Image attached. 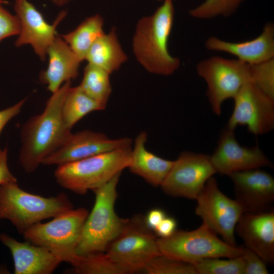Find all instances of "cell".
Instances as JSON below:
<instances>
[{"instance_id": "6da1fadb", "label": "cell", "mask_w": 274, "mask_h": 274, "mask_svg": "<svg viewBox=\"0 0 274 274\" xmlns=\"http://www.w3.org/2000/svg\"><path fill=\"white\" fill-rule=\"evenodd\" d=\"M71 86V81L63 83L52 93L43 111L30 117L22 126L19 159L25 172H35L71 132L62 116V105Z\"/></svg>"}, {"instance_id": "7a4b0ae2", "label": "cell", "mask_w": 274, "mask_h": 274, "mask_svg": "<svg viewBox=\"0 0 274 274\" xmlns=\"http://www.w3.org/2000/svg\"><path fill=\"white\" fill-rule=\"evenodd\" d=\"M173 1H163L153 14L141 18L135 27L133 53L140 64L152 74L170 76L180 65V59L168 49L175 16Z\"/></svg>"}, {"instance_id": "3957f363", "label": "cell", "mask_w": 274, "mask_h": 274, "mask_svg": "<svg viewBox=\"0 0 274 274\" xmlns=\"http://www.w3.org/2000/svg\"><path fill=\"white\" fill-rule=\"evenodd\" d=\"M131 146L58 165L54 172L56 182L78 194L100 188L128 168Z\"/></svg>"}, {"instance_id": "277c9868", "label": "cell", "mask_w": 274, "mask_h": 274, "mask_svg": "<svg viewBox=\"0 0 274 274\" xmlns=\"http://www.w3.org/2000/svg\"><path fill=\"white\" fill-rule=\"evenodd\" d=\"M73 208L64 193L45 197L22 189L17 181L0 185V219L10 221L22 234L33 225Z\"/></svg>"}, {"instance_id": "5b68a950", "label": "cell", "mask_w": 274, "mask_h": 274, "mask_svg": "<svg viewBox=\"0 0 274 274\" xmlns=\"http://www.w3.org/2000/svg\"><path fill=\"white\" fill-rule=\"evenodd\" d=\"M121 174L93 191L95 194L94 204L84 223L77 254L106 252L124 229L128 219L118 217L114 209L117 197V186Z\"/></svg>"}, {"instance_id": "8992f818", "label": "cell", "mask_w": 274, "mask_h": 274, "mask_svg": "<svg viewBox=\"0 0 274 274\" xmlns=\"http://www.w3.org/2000/svg\"><path fill=\"white\" fill-rule=\"evenodd\" d=\"M157 242L161 255L192 264L206 258L236 257L244 252V247L220 239L203 222L194 230H176L169 236L157 238Z\"/></svg>"}, {"instance_id": "52a82bcc", "label": "cell", "mask_w": 274, "mask_h": 274, "mask_svg": "<svg viewBox=\"0 0 274 274\" xmlns=\"http://www.w3.org/2000/svg\"><path fill=\"white\" fill-rule=\"evenodd\" d=\"M89 214L84 208L64 211L46 223H38L23 233L26 242L44 247L70 263L76 255L84 223Z\"/></svg>"}, {"instance_id": "ba28073f", "label": "cell", "mask_w": 274, "mask_h": 274, "mask_svg": "<svg viewBox=\"0 0 274 274\" xmlns=\"http://www.w3.org/2000/svg\"><path fill=\"white\" fill-rule=\"evenodd\" d=\"M153 232L146 226L143 216L128 219L106 252L126 274L142 272L152 259L161 255Z\"/></svg>"}, {"instance_id": "9c48e42d", "label": "cell", "mask_w": 274, "mask_h": 274, "mask_svg": "<svg viewBox=\"0 0 274 274\" xmlns=\"http://www.w3.org/2000/svg\"><path fill=\"white\" fill-rule=\"evenodd\" d=\"M196 68L207 84V97L218 116L226 100L233 98L246 83L252 82V65L237 59L212 56L199 61Z\"/></svg>"}, {"instance_id": "30bf717a", "label": "cell", "mask_w": 274, "mask_h": 274, "mask_svg": "<svg viewBox=\"0 0 274 274\" xmlns=\"http://www.w3.org/2000/svg\"><path fill=\"white\" fill-rule=\"evenodd\" d=\"M195 213L227 244L236 246L235 226L244 213L235 199L225 195L219 189L215 177L206 183L196 199Z\"/></svg>"}, {"instance_id": "8fae6325", "label": "cell", "mask_w": 274, "mask_h": 274, "mask_svg": "<svg viewBox=\"0 0 274 274\" xmlns=\"http://www.w3.org/2000/svg\"><path fill=\"white\" fill-rule=\"evenodd\" d=\"M216 173L209 155L184 151L174 161L160 187L170 196L195 200L208 179Z\"/></svg>"}, {"instance_id": "7c38bea8", "label": "cell", "mask_w": 274, "mask_h": 274, "mask_svg": "<svg viewBox=\"0 0 274 274\" xmlns=\"http://www.w3.org/2000/svg\"><path fill=\"white\" fill-rule=\"evenodd\" d=\"M234 107L227 127L235 130L246 126L255 135L264 134L274 128V98L254 83L244 85L233 98Z\"/></svg>"}, {"instance_id": "4fadbf2b", "label": "cell", "mask_w": 274, "mask_h": 274, "mask_svg": "<svg viewBox=\"0 0 274 274\" xmlns=\"http://www.w3.org/2000/svg\"><path fill=\"white\" fill-rule=\"evenodd\" d=\"M131 143L128 138L112 139L104 133L90 130L70 132L62 145L46 157L41 164L58 166L131 146Z\"/></svg>"}, {"instance_id": "5bb4252c", "label": "cell", "mask_w": 274, "mask_h": 274, "mask_svg": "<svg viewBox=\"0 0 274 274\" xmlns=\"http://www.w3.org/2000/svg\"><path fill=\"white\" fill-rule=\"evenodd\" d=\"M210 157L216 173L228 176L238 172L273 167L258 146L250 148L241 146L235 138L234 130L227 126L221 132L217 146Z\"/></svg>"}, {"instance_id": "9a60e30c", "label": "cell", "mask_w": 274, "mask_h": 274, "mask_svg": "<svg viewBox=\"0 0 274 274\" xmlns=\"http://www.w3.org/2000/svg\"><path fill=\"white\" fill-rule=\"evenodd\" d=\"M14 9L20 25L15 46L29 44L40 58L45 60L48 48L57 36V26L66 16V11L61 12L51 24L28 0H14Z\"/></svg>"}, {"instance_id": "2e32d148", "label": "cell", "mask_w": 274, "mask_h": 274, "mask_svg": "<svg viewBox=\"0 0 274 274\" xmlns=\"http://www.w3.org/2000/svg\"><path fill=\"white\" fill-rule=\"evenodd\" d=\"M233 184L235 199L244 213L271 210L274 200V178L268 173L255 168L228 176Z\"/></svg>"}, {"instance_id": "e0dca14e", "label": "cell", "mask_w": 274, "mask_h": 274, "mask_svg": "<svg viewBox=\"0 0 274 274\" xmlns=\"http://www.w3.org/2000/svg\"><path fill=\"white\" fill-rule=\"evenodd\" d=\"M236 232L246 247L266 264L274 262V211L244 213L237 222Z\"/></svg>"}, {"instance_id": "ac0fdd59", "label": "cell", "mask_w": 274, "mask_h": 274, "mask_svg": "<svg viewBox=\"0 0 274 274\" xmlns=\"http://www.w3.org/2000/svg\"><path fill=\"white\" fill-rule=\"evenodd\" d=\"M205 46L211 51L234 55L250 65L259 64L274 59V25L267 23L258 37L244 42H228L211 37L206 41Z\"/></svg>"}, {"instance_id": "d6986e66", "label": "cell", "mask_w": 274, "mask_h": 274, "mask_svg": "<svg viewBox=\"0 0 274 274\" xmlns=\"http://www.w3.org/2000/svg\"><path fill=\"white\" fill-rule=\"evenodd\" d=\"M0 241L12 254L15 274H51L62 262L49 250L7 234H1Z\"/></svg>"}, {"instance_id": "ffe728a7", "label": "cell", "mask_w": 274, "mask_h": 274, "mask_svg": "<svg viewBox=\"0 0 274 274\" xmlns=\"http://www.w3.org/2000/svg\"><path fill=\"white\" fill-rule=\"evenodd\" d=\"M47 55L48 67L41 72L39 79L52 93L63 83L78 76L81 61L63 39L57 35L48 48Z\"/></svg>"}, {"instance_id": "44dd1931", "label": "cell", "mask_w": 274, "mask_h": 274, "mask_svg": "<svg viewBox=\"0 0 274 274\" xmlns=\"http://www.w3.org/2000/svg\"><path fill=\"white\" fill-rule=\"evenodd\" d=\"M147 133L142 131L136 137L131 149L130 171L154 187L160 186L174 163L149 151L146 147Z\"/></svg>"}, {"instance_id": "7402d4cb", "label": "cell", "mask_w": 274, "mask_h": 274, "mask_svg": "<svg viewBox=\"0 0 274 274\" xmlns=\"http://www.w3.org/2000/svg\"><path fill=\"white\" fill-rule=\"evenodd\" d=\"M127 56L118 40L116 29L112 28L104 33L93 44L85 60L88 63L98 66L109 74L118 70L127 60Z\"/></svg>"}, {"instance_id": "603a6c76", "label": "cell", "mask_w": 274, "mask_h": 274, "mask_svg": "<svg viewBox=\"0 0 274 274\" xmlns=\"http://www.w3.org/2000/svg\"><path fill=\"white\" fill-rule=\"evenodd\" d=\"M103 24L102 17L95 14L86 18L74 30L61 37L82 61L93 44L105 33Z\"/></svg>"}, {"instance_id": "cb8c5ba5", "label": "cell", "mask_w": 274, "mask_h": 274, "mask_svg": "<svg viewBox=\"0 0 274 274\" xmlns=\"http://www.w3.org/2000/svg\"><path fill=\"white\" fill-rule=\"evenodd\" d=\"M102 110V107L85 93L79 85L71 86L62 105V116L66 127L71 130L87 114Z\"/></svg>"}, {"instance_id": "d4e9b609", "label": "cell", "mask_w": 274, "mask_h": 274, "mask_svg": "<svg viewBox=\"0 0 274 274\" xmlns=\"http://www.w3.org/2000/svg\"><path fill=\"white\" fill-rule=\"evenodd\" d=\"M110 75L104 69L88 63L84 68L83 78L79 85L83 91L104 109L106 107L112 91Z\"/></svg>"}, {"instance_id": "484cf974", "label": "cell", "mask_w": 274, "mask_h": 274, "mask_svg": "<svg viewBox=\"0 0 274 274\" xmlns=\"http://www.w3.org/2000/svg\"><path fill=\"white\" fill-rule=\"evenodd\" d=\"M78 274H126L106 252L77 254L69 263Z\"/></svg>"}, {"instance_id": "4316f807", "label": "cell", "mask_w": 274, "mask_h": 274, "mask_svg": "<svg viewBox=\"0 0 274 274\" xmlns=\"http://www.w3.org/2000/svg\"><path fill=\"white\" fill-rule=\"evenodd\" d=\"M193 265L197 274H244V262L241 256L228 259L206 258Z\"/></svg>"}, {"instance_id": "83f0119b", "label": "cell", "mask_w": 274, "mask_h": 274, "mask_svg": "<svg viewBox=\"0 0 274 274\" xmlns=\"http://www.w3.org/2000/svg\"><path fill=\"white\" fill-rule=\"evenodd\" d=\"M245 0H206L189 11L197 19H209L222 16L228 17L234 14Z\"/></svg>"}, {"instance_id": "f1b7e54d", "label": "cell", "mask_w": 274, "mask_h": 274, "mask_svg": "<svg viewBox=\"0 0 274 274\" xmlns=\"http://www.w3.org/2000/svg\"><path fill=\"white\" fill-rule=\"evenodd\" d=\"M142 272L148 274H197L193 264L163 255L152 259Z\"/></svg>"}, {"instance_id": "f546056e", "label": "cell", "mask_w": 274, "mask_h": 274, "mask_svg": "<svg viewBox=\"0 0 274 274\" xmlns=\"http://www.w3.org/2000/svg\"><path fill=\"white\" fill-rule=\"evenodd\" d=\"M252 83L274 98V59L252 65Z\"/></svg>"}, {"instance_id": "4dcf8cb0", "label": "cell", "mask_w": 274, "mask_h": 274, "mask_svg": "<svg viewBox=\"0 0 274 274\" xmlns=\"http://www.w3.org/2000/svg\"><path fill=\"white\" fill-rule=\"evenodd\" d=\"M6 2L0 0V42L9 37L18 35L20 31L19 20L3 6Z\"/></svg>"}, {"instance_id": "1f68e13d", "label": "cell", "mask_w": 274, "mask_h": 274, "mask_svg": "<svg viewBox=\"0 0 274 274\" xmlns=\"http://www.w3.org/2000/svg\"><path fill=\"white\" fill-rule=\"evenodd\" d=\"M244 262V274H268L266 263L255 253L246 247L241 255Z\"/></svg>"}, {"instance_id": "d6a6232c", "label": "cell", "mask_w": 274, "mask_h": 274, "mask_svg": "<svg viewBox=\"0 0 274 274\" xmlns=\"http://www.w3.org/2000/svg\"><path fill=\"white\" fill-rule=\"evenodd\" d=\"M26 99L24 98L13 106L0 111V134L6 124L20 113Z\"/></svg>"}, {"instance_id": "836d02e7", "label": "cell", "mask_w": 274, "mask_h": 274, "mask_svg": "<svg viewBox=\"0 0 274 274\" xmlns=\"http://www.w3.org/2000/svg\"><path fill=\"white\" fill-rule=\"evenodd\" d=\"M177 228L176 220L166 216L154 230L156 236L159 237H166L172 235Z\"/></svg>"}, {"instance_id": "e575fe53", "label": "cell", "mask_w": 274, "mask_h": 274, "mask_svg": "<svg viewBox=\"0 0 274 274\" xmlns=\"http://www.w3.org/2000/svg\"><path fill=\"white\" fill-rule=\"evenodd\" d=\"M16 181V178L11 173L8 167V149L6 147L3 150L0 157V185Z\"/></svg>"}, {"instance_id": "d590c367", "label": "cell", "mask_w": 274, "mask_h": 274, "mask_svg": "<svg viewBox=\"0 0 274 274\" xmlns=\"http://www.w3.org/2000/svg\"><path fill=\"white\" fill-rule=\"evenodd\" d=\"M165 212L159 209H154L150 210L146 216L144 217L146 226L154 231L155 229L166 217Z\"/></svg>"}, {"instance_id": "8d00e7d4", "label": "cell", "mask_w": 274, "mask_h": 274, "mask_svg": "<svg viewBox=\"0 0 274 274\" xmlns=\"http://www.w3.org/2000/svg\"><path fill=\"white\" fill-rule=\"evenodd\" d=\"M52 1L58 6H62L66 4L68 0H52Z\"/></svg>"}, {"instance_id": "74e56055", "label": "cell", "mask_w": 274, "mask_h": 274, "mask_svg": "<svg viewBox=\"0 0 274 274\" xmlns=\"http://www.w3.org/2000/svg\"><path fill=\"white\" fill-rule=\"evenodd\" d=\"M2 152H3V150H2L1 149H0V157H1V156L2 154Z\"/></svg>"}, {"instance_id": "f35d334b", "label": "cell", "mask_w": 274, "mask_h": 274, "mask_svg": "<svg viewBox=\"0 0 274 274\" xmlns=\"http://www.w3.org/2000/svg\"><path fill=\"white\" fill-rule=\"evenodd\" d=\"M158 1H164V0H158Z\"/></svg>"}]
</instances>
